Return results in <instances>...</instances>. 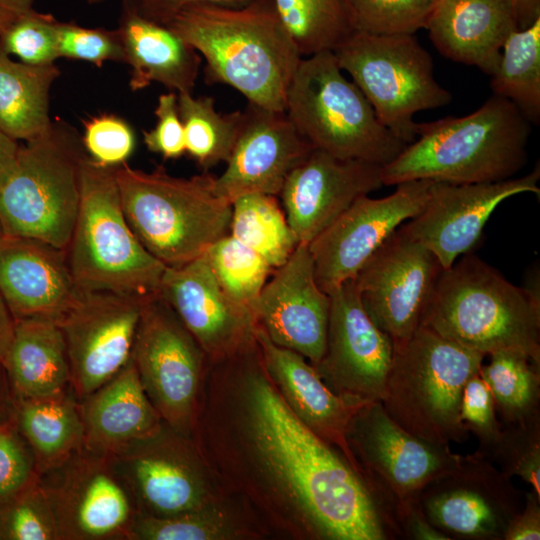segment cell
Here are the masks:
<instances>
[{
    "label": "cell",
    "mask_w": 540,
    "mask_h": 540,
    "mask_svg": "<svg viewBox=\"0 0 540 540\" xmlns=\"http://www.w3.org/2000/svg\"><path fill=\"white\" fill-rule=\"evenodd\" d=\"M331 296L320 289L307 244H299L274 269L252 306L257 324L270 340L302 355L311 365L322 358Z\"/></svg>",
    "instance_id": "44dd1931"
},
{
    "label": "cell",
    "mask_w": 540,
    "mask_h": 540,
    "mask_svg": "<svg viewBox=\"0 0 540 540\" xmlns=\"http://www.w3.org/2000/svg\"><path fill=\"white\" fill-rule=\"evenodd\" d=\"M116 180L132 231L167 267L194 260L229 234L232 203L217 195L208 171L182 178L163 167L146 172L125 162L116 167Z\"/></svg>",
    "instance_id": "5b68a950"
},
{
    "label": "cell",
    "mask_w": 540,
    "mask_h": 540,
    "mask_svg": "<svg viewBox=\"0 0 540 540\" xmlns=\"http://www.w3.org/2000/svg\"><path fill=\"white\" fill-rule=\"evenodd\" d=\"M381 169L314 148L290 173L279 195L299 243L308 245L357 198L382 187Z\"/></svg>",
    "instance_id": "cb8c5ba5"
},
{
    "label": "cell",
    "mask_w": 540,
    "mask_h": 540,
    "mask_svg": "<svg viewBox=\"0 0 540 540\" xmlns=\"http://www.w3.org/2000/svg\"><path fill=\"white\" fill-rule=\"evenodd\" d=\"M347 444L361 474L397 534V509L417 501L423 488L458 464L449 446L424 441L401 427L381 401L369 402L352 416ZM400 538V536H399Z\"/></svg>",
    "instance_id": "8fae6325"
},
{
    "label": "cell",
    "mask_w": 540,
    "mask_h": 540,
    "mask_svg": "<svg viewBox=\"0 0 540 540\" xmlns=\"http://www.w3.org/2000/svg\"><path fill=\"white\" fill-rule=\"evenodd\" d=\"M205 255L222 290L237 303L252 309L274 269L230 234L213 243Z\"/></svg>",
    "instance_id": "f35d334b"
},
{
    "label": "cell",
    "mask_w": 540,
    "mask_h": 540,
    "mask_svg": "<svg viewBox=\"0 0 540 540\" xmlns=\"http://www.w3.org/2000/svg\"><path fill=\"white\" fill-rule=\"evenodd\" d=\"M85 154L80 135L60 119L20 145L15 168L0 190L3 234L66 250L79 209Z\"/></svg>",
    "instance_id": "ba28073f"
},
{
    "label": "cell",
    "mask_w": 540,
    "mask_h": 540,
    "mask_svg": "<svg viewBox=\"0 0 540 540\" xmlns=\"http://www.w3.org/2000/svg\"><path fill=\"white\" fill-rule=\"evenodd\" d=\"M482 364L480 375L492 395L502 425L540 416V365L518 350H501Z\"/></svg>",
    "instance_id": "d590c367"
},
{
    "label": "cell",
    "mask_w": 540,
    "mask_h": 540,
    "mask_svg": "<svg viewBox=\"0 0 540 540\" xmlns=\"http://www.w3.org/2000/svg\"><path fill=\"white\" fill-rule=\"evenodd\" d=\"M0 540H58L39 477L0 502Z\"/></svg>",
    "instance_id": "60d3db41"
},
{
    "label": "cell",
    "mask_w": 540,
    "mask_h": 540,
    "mask_svg": "<svg viewBox=\"0 0 540 540\" xmlns=\"http://www.w3.org/2000/svg\"><path fill=\"white\" fill-rule=\"evenodd\" d=\"M15 408V398L3 364L0 361V424L14 418Z\"/></svg>",
    "instance_id": "9f6ffc18"
},
{
    "label": "cell",
    "mask_w": 540,
    "mask_h": 540,
    "mask_svg": "<svg viewBox=\"0 0 540 540\" xmlns=\"http://www.w3.org/2000/svg\"><path fill=\"white\" fill-rule=\"evenodd\" d=\"M511 5L519 26L523 29L540 18V0H507Z\"/></svg>",
    "instance_id": "11a10c76"
},
{
    "label": "cell",
    "mask_w": 540,
    "mask_h": 540,
    "mask_svg": "<svg viewBox=\"0 0 540 540\" xmlns=\"http://www.w3.org/2000/svg\"><path fill=\"white\" fill-rule=\"evenodd\" d=\"M206 62L205 80L239 91L249 103L285 111L302 59L272 0L243 6H186L164 24Z\"/></svg>",
    "instance_id": "7a4b0ae2"
},
{
    "label": "cell",
    "mask_w": 540,
    "mask_h": 540,
    "mask_svg": "<svg viewBox=\"0 0 540 540\" xmlns=\"http://www.w3.org/2000/svg\"><path fill=\"white\" fill-rule=\"evenodd\" d=\"M285 111L249 103L239 133L214 190L233 202L250 193L279 196L290 173L313 151Z\"/></svg>",
    "instance_id": "7402d4cb"
},
{
    "label": "cell",
    "mask_w": 540,
    "mask_h": 540,
    "mask_svg": "<svg viewBox=\"0 0 540 540\" xmlns=\"http://www.w3.org/2000/svg\"><path fill=\"white\" fill-rule=\"evenodd\" d=\"M82 292L65 250L37 239L0 236V294L15 321H60Z\"/></svg>",
    "instance_id": "d4e9b609"
},
{
    "label": "cell",
    "mask_w": 540,
    "mask_h": 540,
    "mask_svg": "<svg viewBox=\"0 0 540 540\" xmlns=\"http://www.w3.org/2000/svg\"><path fill=\"white\" fill-rule=\"evenodd\" d=\"M460 419L468 432L477 438L475 452L488 458L500 437L502 423L498 419L490 390L479 372L470 377L464 386Z\"/></svg>",
    "instance_id": "bcb514c9"
},
{
    "label": "cell",
    "mask_w": 540,
    "mask_h": 540,
    "mask_svg": "<svg viewBox=\"0 0 540 540\" xmlns=\"http://www.w3.org/2000/svg\"><path fill=\"white\" fill-rule=\"evenodd\" d=\"M487 459L508 477L521 478L540 496V416L524 423L502 425Z\"/></svg>",
    "instance_id": "b9f144b4"
},
{
    "label": "cell",
    "mask_w": 540,
    "mask_h": 540,
    "mask_svg": "<svg viewBox=\"0 0 540 540\" xmlns=\"http://www.w3.org/2000/svg\"><path fill=\"white\" fill-rule=\"evenodd\" d=\"M19 146L17 140L0 128V190L15 168Z\"/></svg>",
    "instance_id": "f5cc1de1"
},
{
    "label": "cell",
    "mask_w": 540,
    "mask_h": 540,
    "mask_svg": "<svg viewBox=\"0 0 540 540\" xmlns=\"http://www.w3.org/2000/svg\"><path fill=\"white\" fill-rule=\"evenodd\" d=\"M119 30L130 66L129 86L133 91L156 82L172 92L192 93L200 54L164 24L149 20L122 3Z\"/></svg>",
    "instance_id": "f1b7e54d"
},
{
    "label": "cell",
    "mask_w": 540,
    "mask_h": 540,
    "mask_svg": "<svg viewBox=\"0 0 540 540\" xmlns=\"http://www.w3.org/2000/svg\"><path fill=\"white\" fill-rule=\"evenodd\" d=\"M442 271L430 250L398 228L353 281L369 318L398 345L421 326Z\"/></svg>",
    "instance_id": "2e32d148"
},
{
    "label": "cell",
    "mask_w": 540,
    "mask_h": 540,
    "mask_svg": "<svg viewBox=\"0 0 540 540\" xmlns=\"http://www.w3.org/2000/svg\"><path fill=\"white\" fill-rule=\"evenodd\" d=\"M432 181L400 183L382 198L363 195L309 244L315 279L331 295L359 269L403 223L425 207Z\"/></svg>",
    "instance_id": "e0dca14e"
},
{
    "label": "cell",
    "mask_w": 540,
    "mask_h": 540,
    "mask_svg": "<svg viewBox=\"0 0 540 540\" xmlns=\"http://www.w3.org/2000/svg\"><path fill=\"white\" fill-rule=\"evenodd\" d=\"M132 360L163 422L191 437L208 358L160 294L143 304Z\"/></svg>",
    "instance_id": "4fadbf2b"
},
{
    "label": "cell",
    "mask_w": 540,
    "mask_h": 540,
    "mask_svg": "<svg viewBox=\"0 0 540 540\" xmlns=\"http://www.w3.org/2000/svg\"><path fill=\"white\" fill-rule=\"evenodd\" d=\"M15 400L54 397L72 391L67 348L59 321H15L1 359Z\"/></svg>",
    "instance_id": "f546056e"
},
{
    "label": "cell",
    "mask_w": 540,
    "mask_h": 540,
    "mask_svg": "<svg viewBox=\"0 0 540 540\" xmlns=\"http://www.w3.org/2000/svg\"><path fill=\"white\" fill-rule=\"evenodd\" d=\"M144 302L110 292L83 291L61 318L71 388L78 401L130 361Z\"/></svg>",
    "instance_id": "ac0fdd59"
},
{
    "label": "cell",
    "mask_w": 540,
    "mask_h": 540,
    "mask_svg": "<svg viewBox=\"0 0 540 540\" xmlns=\"http://www.w3.org/2000/svg\"><path fill=\"white\" fill-rule=\"evenodd\" d=\"M511 479L477 452L461 455L456 466L423 488L418 501L450 540H504L524 504V492Z\"/></svg>",
    "instance_id": "9a60e30c"
},
{
    "label": "cell",
    "mask_w": 540,
    "mask_h": 540,
    "mask_svg": "<svg viewBox=\"0 0 540 540\" xmlns=\"http://www.w3.org/2000/svg\"><path fill=\"white\" fill-rule=\"evenodd\" d=\"M490 77L493 95L509 100L531 124H539L540 18L508 36Z\"/></svg>",
    "instance_id": "836d02e7"
},
{
    "label": "cell",
    "mask_w": 540,
    "mask_h": 540,
    "mask_svg": "<svg viewBox=\"0 0 540 540\" xmlns=\"http://www.w3.org/2000/svg\"><path fill=\"white\" fill-rule=\"evenodd\" d=\"M137 514L170 517L226 496L191 437L165 422L153 433L107 455Z\"/></svg>",
    "instance_id": "7c38bea8"
},
{
    "label": "cell",
    "mask_w": 540,
    "mask_h": 540,
    "mask_svg": "<svg viewBox=\"0 0 540 540\" xmlns=\"http://www.w3.org/2000/svg\"><path fill=\"white\" fill-rule=\"evenodd\" d=\"M302 57L334 51L354 31L348 0H272Z\"/></svg>",
    "instance_id": "8d00e7d4"
},
{
    "label": "cell",
    "mask_w": 540,
    "mask_h": 540,
    "mask_svg": "<svg viewBox=\"0 0 540 540\" xmlns=\"http://www.w3.org/2000/svg\"><path fill=\"white\" fill-rule=\"evenodd\" d=\"M537 165L529 174L473 184L432 181L423 210L399 229L430 250L443 269L479 244L483 229L497 206L522 193L540 194Z\"/></svg>",
    "instance_id": "ffe728a7"
},
{
    "label": "cell",
    "mask_w": 540,
    "mask_h": 540,
    "mask_svg": "<svg viewBox=\"0 0 540 540\" xmlns=\"http://www.w3.org/2000/svg\"><path fill=\"white\" fill-rule=\"evenodd\" d=\"M285 112L314 148L340 159L384 166L406 146L344 76L333 51L302 57L287 91Z\"/></svg>",
    "instance_id": "9c48e42d"
},
{
    "label": "cell",
    "mask_w": 540,
    "mask_h": 540,
    "mask_svg": "<svg viewBox=\"0 0 540 540\" xmlns=\"http://www.w3.org/2000/svg\"><path fill=\"white\" fill-rule=\"evenodd\" d=\"M59 75L55 64L12 60L0 44V128L7 135L26 142L50 127L49 94Z\"/></svg>",
    "instance_id": "1f68e13d"
},
{
    "label": "cell",
    "mask_w": 540,
    "mask_h": 540,
    "mask_svg": "<svg viewBox=\"0 0 540 540\" xmlns=\"http://www.w3.org/2000/svg\"><path fill=\"white\" fill-rule=\"evenodd\" d=\"M330 296L325 351L312 366L335 394L362 404L382 401L393 342L365 312L353 279Z\"/></svg>",
    "instance_id": "d6986e66"
},
{
    "label": "cell",
    "mask_w": 540,
    "mask_h": 540,
    "mask_svg": "<svg viewBox=\"0 0 540 540\" xmlns=\"http://www.w3.org/2000/svg\"><path fill=\"white\" fill-rule=\"evenodd\" d=\"M58 55L102 67L106 61L125 63L119 30L89 28L73 22L58 24Z\"/></svg>",
    "instance_id": "ee69618b"
},
{
    "label": "cell",
    "mask_w": 540,
    "mask_h": 540,
    "mask_svg": "<svg viewBox=\"0 0 540 540\" xmlns=\"http://www.w3.org/2000/svg\"><path fill=\"white\" fill-rule=\"evenodd\" d=\"M1 235H3V232H2V229H1V227H0V236H1Z\"/></svg>",
    "instance_id": "91938a15"
},
{
    "label": "cell",
    "mask_w": 540,
    "mask_h": 540,
    "mask_svg": "<svg viewBox=\"0 0 540 540\" xmlns=\"http://www.w3.org/2000/svg\"><path fill=\"white\" fill-rule=\"evenodd\" d=\"M355 31L414 35L425 29L437 0H348Z\"/></svg>",
    "instance_id": "ab89813d"
},
{
    "label": "cell",
    "mask_w": 540,
    "mask_h": 540,
    "mask_svg": "<svg viewBox=\"0 0 540 540\" xmlns=\"http://www.w3.org/2000/svg\"><path fill=\"white\" fill-rule=\"evenodd\" d=\"M39 481L58 540H128L137 511L107 455L82 446Z\"/></svg>",
    "instance_id": "5bb4252c"
},
{
    "label": "cell",
    "mask_w": 540,
    "mask_h": 540,
    "mask_svg": "<svg viewBox=\"0 0 540 540\" xmlns=\"http://www.w3.org/2000/svg\"><path fill=\"white\" fill-rule=\"evenodd\" d=\"M15 421L33 453L38 475L59 465L83 446L79 401L62 395L15 400Z\"/></svg>",
    "instance_id": "4dcf8cb0"
},
{
    "label": "cell",
    "mask_w": 540,
    "mask_h": 540,
    "mask_svg": "<svg viewBox=\"0 0 540 540\" xmlns=\"http://www.w3.org/2000/svg\"><path fill=\"white\" fill-rule=\"evenodd\" d=\"M333 52L380 122L405 144L417 136L416 113L452 100L451 93L435 79L432 57L415 34L354 31Z\"/></svg>",
    "instance_id": "30bf717a"
},
{
    "label": "cell",
    "mask_w": 540,
    "mask_h": 540,
    "mask_svg": "<svg viewBox=\"0 0 540 540\" xmlns=\"http://www.w3.org/2000/svg\"><path fill=\"white\" fill-rule=\"evenodd\" d=\"M86 3L90 4V5H96V4H101L103 2H105L106 0H85ZM134 0H121V2H132Z\"/></svg>",
    "instance_id": "680465c9"
},
{
    "label": "cell",
    "mask_w": 540,
    "mask_h": 540,
    "mask_svg": "<svg viewBox=\"0 0 540 540\" xmlns=\"http://www.w3.org/2000/svg\"><path fill=\"white\" fill-rule=\"evenodd\" d=\"M191 439L265 538L396 539L362 475L284 402L256 338L231 356L208 360Z\"/></svg>",
    "instance_id": "6da1fadb"
},
{
    "label": "cell",
    "mask_w": 540,
    "mask_h": 540,
    "mask_svg": "<svg viewBox=\"0 0 540 540\" xmlns=\"http://www.w3.org/2000/svg\"><path fill=\"white\" fill-rule=\"evenodd\" d=\"M277 197L250 193L236 198L229 230L273 269L283 265L300 244Z\"/></svg>",
    "instance_id": "e575fe53"
},
{
    "label": "cell",
    "mask_w": 540,
    "mask_h": 540,
    "mask_svg": "<svg viewBox=\"0 0 540 540\" xmlns=\"http://www.w3.org/2000/svg\"><path fill=\"white\" fill-rule=\"evenodd\" d=\"M393 349L381 401L388 415L424 441L449 447L467 442L461 397L486 356L422 325Z\"/></svg>",
    "instance_id": "52a82bcc"
},
{
    "label": "cell",
    "mask_w": 540,
    "mask_h": 540,
    "mask_svg": "<svg viewBox=\"0 0 540 540\" xmlns=\"http://www.w3.org/2000/svg\"><path fill=\"white\" fill-rule=\"evenodd\" d=\"M58 24L53 15L34 8L11 23L1 34L0 44L11 56L29 65H51L58 55Z\"/></svg>",
    "instance_id": "7bdbcfd3"
},
{
    "label": "cell",
    "mask_w": 540,
    "mask_h": 540,
    "mask_svg": "<svg viewBox=\"0 0 540 540\" xmlns=\"http://www.w3.org/2000/svg\"><path fill=\"white\" fill-rule=\"evenodd\" d=\"M396 524L401 539L450 540L427 519L419 501L400 506L396 511Z\"/></svg>",
    "instance_id": "681fc988"
},
{
    "label": "cell",
    "mask_w": 540,
    "mask_h": 540,
    "mask_svg": "<svg viewBox=\"0 0 540 540\" xmlns=\"http://www.w3.org/2000/svg\"><path fill=\"white\" fill-rule=\"evenodd\" d=\"M177 107L184 129L185 152L203 171L226 162L239 133L242 111L221 114L212 97H194L188 92L177 93Z\"/></svg>",
    "instance_id": "74e56055"
},
{
    "label": "cell",
    "mask_w": 540,
    "mask_h": 540,
    "mask_svg": "<svg viewBox=\"0 0 540 540\" xmlns=\"http://www.w3.org/2000/svg\"><path fill=\"white\" fill-rule=\"evenodd\" d=\"M421 325L485 356L518 350L540 365V305L471 252L443 269Z\"/></svg>",
    "instance_id": "277c9868"
},
{
    "label": "cell",
    "mask_w": 540,
    "mask_h": 540,
    "mask_svg": "<svg viewBox=\"0 0 540 540\" xmlns=\"http://www.w3.org/2000/svg\"><path fill=\"white\" fill-rule=\"evenodd\" d=\"M540 539V496L530 489L524 493L522 509L510 520L504 540Z\"/></svg>",
    "instance_id": "816d5d0a"
},
{
    "label": "cell",
    "mask_w": 540,
    "mask_h": 540,
    "mask_svg": "<svg viewBox=\"0 0 540 540\" xmlns=\"http://www.w3.org/2000/svg\"><path fill=\"white\" fill-rule=\"evenodd\" d=\"M35 0H0V34L17 18L33 9Z\"/></svg>",
    "instance_id": "db71d44e"
},
{
    "label": "cell",
    "mask_w": 540,
    "mask_h": 540,
    "mask_svg": "<svg viewBox=\"0 0 540 540\" xmlns=\"http://www.w3.org/2000/svg\"><path fill=\"white\" fill-rule=\"evenodd\" d=\"M116 167L100 165L87 153L82 158L80 203L65 250L67 261L82 291L146 300L159 294L167 266L141 244L128 224Z\"/></svg>",
    "instance_id": "8992f818"
},
{
    "label": "cell",
    "mask_w": 540,
    "mask_h": 540,
    "mask_svg": "<svg viewBox=\"0 0 540 540\" xmlns=\"http://www.w3.org/2000/svg\"><path fill=\"white\" fill-rule=\"evenodd\" d=\"M254 0H134L127 3L133 6L145 18L160 24H166L182 8L193 4H214L239 7Z\"/></svg>",
    "instance_id": "f907efd6"
},
{
    "label": "cell",
    "mask_w": 540,
    "mask_h": 540,
    "mask_svg": "<svg viewBox=\"0 0 540 540\" xmlns=\"http://www.w3.org/2000/svg\"><path fill=\"white\" fill-rule=\"evenodd\" d=\"M265 538L229 495L170 517L135 515L128 540H255Z\"/></svg>",
    "instance_id": "d6a6232c"
},
{
    "label": "cell",
    "mask_w": 540,
    "mask_h": 540,
    "mask_svg": "<svg viewBox=\"0 0 540 540\" xmlns=\"http://www.w3.org/2000/svg\"><path fill=\"white\" fill-rule=\"evenodd\" d=\"M83 446L109 455L156 431L163 420L148 399L132 360L79 401Z\"/></svg>",
    "instance_id": "83f0119b"
},
{
    "label": "cell",
    "mask_w": 540,
    "mask_h": 540,
    "mask_svg": "<svg viewBox=\"0 0 540 540\" xmlns=\"http://www.w3.org/2000/svg\"><path fill=\"white\" fill-rule=\"evenodd\" d=\"M15 327V319L0 294V361L3 358Z\"/></svg>",
    "instance_id": "6f0895ef"
},
{
    "label": "cell",
    "mask_w": 540,
    "mask_h": 540,
    "mask_svg": "<svg viewBox=\"0 0 540 540\" xmlns=\"http://www.w3.org/2000/svg\"><path fill=\"white\" fill-rule=\"evenodd\" d=\"M38 477L33 453L14 416L0 424V502Z\"/></svg>",
    "instance_id": "7dc6e473"
},
{
    "label": "cell",
    "mask_w": 540,
    "mask_h": 540,
    "mask_svg": "<svg viewBox=\"0 0 540 540\" xmlns=\"http://www.w3.org/2000/svg\"><path fill=\"white\" fill-rule=\"evenodd\" d=\"M153 129L143 132L147 149L165 159H177L185 153L184 129L177 107V93L161 94L155 108Z\"/></svg>",
    "instance_id": "c3c4849f"
},
{
    "label": "cell",
    "mask_w": 540,
    "mask_h": 540,
    "mask_svg": "<svg viewBox=\"0 0 540 540\" xmlns=\"http://www.w3.org/2000/svg\"><path fill=\"white\" fill-rule=\"evenodd\" d=\"M255 338L265 368L289 409L317 436L339 449L361 474L346 433L352 416L365 404L332 392L308 360L274 344L259 325Z\"/></svg>",
    "instance_id": "484cf974"
},
{
    "label": "cell",
    "mask_w": 540,
    "mask_h": 540,
    "mask_svg": "<svg viewBox=\"0 0 540 540\" xmlns=\"http://www.w3.org/2000/svg\"><path fill=\"white\" fill-rule=\"evenodd\" d=\"M159 294L209 361L231 356L255 341L258 324L253 312L222 290L205 253L184 265L166 267Z\"/></svg>",
    "instance_id": "603a6c76"
},
{
    "label": "cell",
    "mask_w": 540,
    "mask_h": 540,
    "mask_svg": "<svg viewBox=\"0 0 540 540\" xmlns=\"http://www.w3.org/2000/svg\"><path fill=\"white\" fill-rule=\"evenodd\" d=\"M425 29L444 57L492 76L519 26L507 0H437Z\"/></svg>",
    "instance_id": "4316f807"
},
{
    "label": "cell",
    "mask_w": 540,
    "mask_h": 540,
    "mask_svg": "<svg viewBox=\"0 0 540 540\" xmlns=\"http://www.w3.org/2000/svg\"><path fill=\"white\" fill-rule=\"evenodd\" d=\"M81 140L92 160L109 167L125 163L135 148V134L129 123L109 113L86 120Z\"/></svg>",
    "instance_id": "f6af8a7d"
},
{
    "label": "cell",
    "mask_w": 540,
    "mask_h": 540,
    "mask_svg": "<svg viewBox=\"0 0 540 540\" xmlns=\"http://www.w3.org/2000/svg\"><path fill=\"white\" fill-rule=\"evenodd\" d=\"M531 125L512 102L495 95L468 115L417 123L415 140L382 166V183L473 184L513 178L527 162Z\"/></svg>",
    "instance_id": "3957f363"
}]
</instances>
